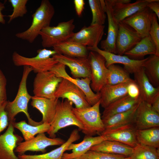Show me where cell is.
Here are the masks:
<instances>
[{"instance_id":"cell-19","label":"cell","mask_w":159,"mask_h":159,"mask_svg":"<svg viewBox=\"0 0 159 159\" xmlns=\"http://www.w3.org/2000/svg\"><path fill=\"white\" fill-rule=\"evenodd\" d=\"M13 121L9 122L6 131L0 135V159H19L15 154L17 144L22 141L23 138L14 133Z\"/></svg>"},{"instance_id":"cell-13","label":"cell","mask_w":159,"mask_h":159,"mask_svg":"<svg viewBox=\"0 0 159 159\" xmlns=\"http://www.w3.org/2000/svg\"><path fill=\"white\" fill-rule=\"evenodd\" d=\"M87 48L89 51H94L102 55L105 60L107 67L112 64H121L124 65V69L129 74H134L142 67L146 59L141 60L131 59L124 55H120L113 54L101 49L98 47Z\"/></svg>"},{"instance_id":"cell-14","label":"cell","mask_w":159,"mask_h":159,"mask_svg":"<svg viewBox=\"0 0 159 159\" xmlns=\"http://www.w3.org/2000/svg\"><path fill=\"white\" fill-rule=\"evenodd\" d=\"M105 26L97 25L84 26L74 33L67 41L73 42L88 47H97L104 34Z\"/></svg>"},{"instance_id":"cell-25","label":"cell","mask_w":159,"mask_h":159,"mask_svg":"<svg viewBox=\"0 0 159 159\" xmlns=\"http://www.w3.org/2000/svg\"><path fill=\"white\" fill-rule=\"evenodd\" d=\"M129 83L115 85L105 84L99 92L100 105L105 108L115 101L127 95Z\"/></svg>"},{"instance_id":"cell-22","label":"cell","mask_w":159,"mask_h":159,"mask_svg":"<svg viewBox=\"0 0 159 159\" xmlns=\"http://www.w3.org/2000/svg\"><path fill=\"white\" fill-rule=\"evenodd\" d=\"M133 74L134 80L139 90V97L142 101L151 105L155 98L159 95V87H154L151 84L143 67Z\"/></svg>"},{"instance_id":"cell-8","label":"cell","mask_w":159,"mask_h":159,"mask_svg":"<svg viewBox=\"0 0 159 159\" xmlns=\"http://www.w3.org/2000/svg\"><path fill=\"white\" fill-rule=\"evenodd\" d=\"M88 58L91 69L90 87L96 93L106 84L108 69L104 58L98 53L89 51Z\"/></svg>"},{"instance_id":"cell-28","label":"cell","mask_w":159,"mask_h":159,"mask_svg":"<svg viewBox=\"0 0 159 159\" xmlns=\"http://www.w3.org/2000/svg\"><path fill=\"white\" fill-rule=\"evenodd\" d=\"M156 46L150 35L144 37L135 46L124 55L131 59L141 60L147 55L156 54Z\"/></svg>"},{"instance_id":"cell-33","label":"cell","mask_w":159,"mask_h":159,"mask_svg":"<svg viewBox=\"0 0 159 159\" xmlns=\"http://www.w3.org/2000/svg\"><path fill=\"white\" fill-rule=\"evenodd\" d=\"M13 124L14 127L21 132L25 141L32 139L37 134L47 132L50 126V124L45 123L36 126H33L27 124L25 120L18 122L15 121Z\"/></svg>"},{"instance_id":"cell-29","label":"cell","mask_w":159,"mask_h":159,"mask_svg":"<svg viewBox=\"0 0 159 159\" xmlns=\"http://www.w3.org/2000/svg\"><path fill=\"white\" fill-rule=\"evenodd\" d=\"M57 54L73 57H87L89 51L86 46L67 41L52 47Z\"/></svg>"},{"instance_id":"cell-30","label":"cell","mask_w":159,"mask_h":159,"mask_svg":"<svg viewBox=\"0 0 159 159\" xmlns=\"http://www.w3.org/2000/svg\"><path fill=\"white\" fill-rule=\"evenodd\" d=\"M133 148L120 142L106 140L92 147L90 150L130 157Z\"/></svg>"},{"instance_id":"cell-34","label":"cell","mask_w":159,"mask_h":159,"mask_svg":"<svg viewBox=\"0 0 159 159\" xmlns=\"http://www.w3.org/2000/svg\"><path fill=\"white\" fill-rule=\"evenodd\" d=\"M143 67L151 84L154 87H159V56L150 55L146 58Z\"/></svg>"},{"instance_id":"cell-39","label":"cell","mask_w":159,"mask_h":159,"mask_svg":"<svg viewBox=\"0 0 159 159\" xmlns=\"http://www.w3.org/2000/svg\"><path fill=\"white\" fill-rule=\"evenodd\" d=\"M151 26L149 35L156 47L155 55L159 56V25L156 15L152 12L150 14Z\"/></svg>"},{"instance_id":"cell-11","label":"cell","mask_w":159,"mask_h":159,"mask_svg":"<svg viewBox=\"0 0 159 159\" xmlns=\"http://www.w3.org/2000/svg\"><path fill=\"white\" fill-rule=\"evenodd\" d=\"M50 71L57 77L68 80L80 88L84 93L88 103L91 106L100 100V95L99 92L95 93L91 88L90 77L82 78L81 79L73 78L67 73L65 66L59 62L55 65Z\"/></svg>"},{"instance_id":"cell-37","label":"cell","mask_w":159,"mask_h":159,"mask_svg":"<svg viewBox=\"0 0 159 159\" xmlns=\"http://www.w3.org/2000/svg\"><path fill=\"white\" fill-rule=\"evenodd\" d=\"M130 159H159V148L138 143L133 148Z\"/></svg>"},{"instance_id":"cell-1","label":"cell","mask_w":159,"mask_h":159,"mask_svg":"<svg viewBox=\"0 0 159 159\" xmlns=\"http://www.w3.org/2000/svg\"><path fill=\"white\" fill-rule=\"evenodd\" d=\"M32 71L33 70L31 67L23 66L22 75L16 96L13 100H7L6 103L5 110L9 122L15 120V117L17 114L22 112L26 115L28 124L36 126L42 123L41 121L37 122L32 120L28 112V104L32 96L28 92L26 83L28 76Z\"/></svg>"},{"instance_id":"cell-32","label":"cell","mask_w":159,"mask_h":159,"mask_svg":"<svg viewBox=\"0 0 159 159\" xmlns=\"http://www.w3.org/2000/svg\"><path fill=\"white\" fill-rule=\"evenodd\" d=\"M107 68L108 71L106 84L115 85L134 82L130 77V74L121 67L112 64Z\"/></svg>"},{"instance_id":"cell-10","label":"cell","mask_w":159,"mask_h":159,"mask_svg":"<svg viewBox=\"0 0 159 159\" xmlns=\"http://www.w3.org/2000/svg\"><path fill=\"white\" fill-rule=\"evenodd\" d=\"M65 142L61 138H48L44 133H41L31 139L18 143L14 151L18 155L24 154L28 151L41 152L44 153H46L47 147L61 145Z\"/></svg>"},{"instance_id":"cell-26","label":"cell","mask_w":159,"mask_h":159,"mask_svg":"<svg viewBox=\"0 0 159 159\" xmlns=\"http://www.w3.org/2000/svg\"><path fill=\"white\" fill-rule=\"evenodd\" d=\"M80 138L78 130L75 129L71 132L68 140L60 146L47 153L39 155H18L19 159H62L63 154L67 150L70 144Z\"/></svg>"},{"instance_id":"cell-3","label":"cell","mask_w":159,"mask_h":159,"mask_svg":"<svg viewBox=\"0 0 159 159\" xmlns=\"http://www.w3.org/2000/svg\"><path fill=\"white\" fill-rule=\"evenodd\" d=\"M35 57H28L21 55L16 52L12 54V59L14 64L16 66H28L36 74L50 71L58 63L52 56L57 54L54 50L40 49L37 51Z\"/></svg>"},{"instance_id":"cell-43","label":"cell","mask_w":159,"mask_h":159,"mask_svg":"<svg viewBox=\"0 0 159 159\" xmlns=\"http://www.w3.org/2000/svg\"><path fill=\"white\" fill-rule=\"evenodd\" d=\"M127 94L132 98L135 99L139 98V90L135 81L129 84L127 87Z\"/></svg>"},{"instance_id":"cell-45","label":"cell","mask_w":159,"mask_h":159,"mask_svg":"<svg viewBox=\"0 0 159 159\" xmlns=\"http://www.w3.org/2000/svg\"><path fill=\"white\" fill-rule=\"evenodd\" d=\"M151 11L153 12L156 15L158 20L159 19V0H152L147 5Z\"/></svg>"},{"instance_id":"cell-44","label":"cell","mask_w":159,"mask_h":159,"mask_svg":"<svg viewBox=\"0 0 159 159\" xmlns=\"http://www.w3.org/2000/svg\"><path fill=\"white\" fill-rule=\"evenodd\" d=\"M74 3L77 14L79 17L82 16L85 5L84 0H74Z\"/></svg>"},{"instance_id":"cell-24","label":"cell","mask_w":159,"mask_h":159,"mask_svg":"<svg viewBox=\"0 0 159 159\" xmlns=\"http://www.w3.org/2000/svg\"><path fill=\"white\" fill-rule=\"evenodd\" d=\"M31 100V106L37 109L42 115V122L50 124L55 115L58 99L47 98L33 96Z\"/></svg>"},{"instance_id":"cell-42","label":"cell","mask_w":159,"mask_h":159,"mask_svg":"<svg viewBox=\"0 0 159 159\" xmlns=\"http://www.w3.org/2000/svg\"><path fill=\"white\" fill-rule=\"evenodd\" d=\"M6 104L0 106V133L8 126L9 124L7 114L5 110Z\"/></svg>"},{"instance_id":"cell-17","label":"cell","mask_w":159,"mask_h":159,"mask_svg":"<svg viewBox=\"0 0 159 159\" xmlns=\"http://www.w3.org/2000/svg\"><path fill=\"white\" fill-rule=\"evenodd\" d=\"M52 57L58 62L69 68L72 77H90L91 69L88 57H73L58 54H55Z\"/></svg>"},{"instance_id":"cell-40","label":"cell","mask_w":159,"mask_h":159,"mask_svg":"<svg viewBox=\"0 0 159 159\" xmlns=\"http://www.w3.org/2000/svg\"><path fill=\"white\" fill-rule=\"evenodd\" d=\"M126 156L124 155L89 150L85 154L77 159H122Z\"/></svg>"},{"instance_id":"cell-16","label":"cell","mask_w":159,"mask_h":159,"mask_svg":"<svg viewBox=\"0 0 159 159\" xmlns=\"http://www.w3.org/2000/svg\"><path fill=\"white\" fill-rule=\"evenodd\" d=\"M134 125L137 130L159 127V113L151 105L141 100L136 110Z\"/></svg>"},{"instance_id":"cell-41","label":"cell","mask_w":159,"mask_h":159,"mask_svg":"<svg viewBox=\"0 0 159 159\" xmlns=\"http://www.w3.org/2000/svg\"><path fill=\"white\" fill-rule=\"evenodd\" d=\"M6 79L0 68V106L5 104L7 101Z\"/></svg>"},{"instance_id":"cell-23","label":"cell","mask_w":159,"mask_h":159,"mask_svg":"<svg viewBox=\"0 0 159 159\" xmlns=\"http://www.w3.org/2000/svg\"><path fill=\"white\" fill-rule=\"evenodd\" d=\"M106 140L102 135L93 137L85 135L83 140L77 144L72 143L68 147L67 150H72L70 153H64L62 159H74L85 154L93 146Z\"/></svg>"},{"instance_id":"cell-38","label":"cell","mask_w":159,"mask_h":159,"mask_svg":"<svg viewBox=\"0 0 159 159\" xmlns=\"http://www.w3.org/2000/svg\"><path fill=\"white\" fill-rule=\"evenodd\" d=\"M8 1L11 5L13 10L12 13L8 16V23L15 19L23 16L27 13L26 4L28 0H9Z\"/></svg>"},{"instance_id":"cell-7","label":"cell","mask_w":159,"mask_h":159,"mask_svg":"<svg viewBox=\"0 0 159 159\" xmlns=\"http://www.w3.org/2000/svg\"><path fill=\"white\" fill-rule=\"evenodd\" d=\"M62 79L57 77L50 70L37 73L33 82L34 96L55 98L54 93Z\"/></svg>"},{"instance_id":"cell-46","label":"cell","mask_w":159,"mask_h":159,"mask_svg":"<svg viewBox=\"0 0 159 159\" xmlns=\"http://www.w3.org/2000/svg\"><path fill=\"white\" fill-rule=\"evenodd\" d=\"M151 105L155 111L159 113V95L155 98Z\"/></svg>"},{"instance_id":"cell-48","label":"cell","mask_w":159,"mask_h":159,"mask_svg":"<svg viewBox=\"0 0 159 159\" xmlns=\"http://www.w3.org/2000/svg\"><path fill=\"white\" fill-rule=\"evenodd\" d=\"M122 159H130V157H126Z\"/></svg>"},{"instance_id":"cell-6","label":"cell","mask_w":159,"mask_h":159,"mask_svg":"<svg viewBox=\"0 0 159 159\" xmlns=\"http://www.w3.org/2000/svg\"><path fill=\"white\" fill-rule=\"evenodd\" d=\"M74 19L59 23L56 26H50L42 29L39 33L42 44L44 48L53 47L67 41L73 35L75 25Z\"/></svg>"},{"instance_id":"cell-21","label":"cell","mask_w":159,"mask_h":159,"mask_svg":"<svg viewBox=\"0 0 159 159\" xmlns=\"http://www.w3.org/2000/svg\"><path fill=\"white\" fill-rule=\"evenodd\" d=\"M152 12L147 7L125 19L122 22L132 27L143 38L149 35L150 14Z\"/></svg>"},{"instance_id":"cell-31","label":"cell","mask_w":159,"mask_h":159,"mask_svg":"<svg viewBox=\"0 0 159 159\" xmlns=\"http://www.w3.org/2000/svg\"><path fill=\"white\" fill-rule=\"evenodd\" d=\"M139 103L128 111L115 114L107 119L102 120L105 129L134 124L135 113Z\"/></svg>"},{"instance_id":"cell-4","label":"cell","mask_w":159,"mask_h":159,"mask_svg":"<svg viewBox=\"0 0 159 159\" xmlns=\"http://www.w3.org/2000/svg\"><path fill=\"white\" fill-rule=\"evenodd\" d=\"M72 104L66 99L58 100L54 117L47 132L50 138H55L56 133L59 130L70 125H75L82 131L83 130V125L73 112Z\"/></svg>"},{"instance_id":"cell-27","label":"cell","mask_w":159,"mask_h":159,"mask_svg":"<svg viewBox=\"0 0 159 159\" xmlns=\"http://www.w3.org/2000/svg\"><path fill=\"white\" fill-rule=\"evenodd\" d=\"M141 100L127 95L112 103L104 108L101 116L102 120L115 114L128 111L137 105Z\"/></svg>"},{"instance_id":"cell-35","label":"cell","mask_w":159,"mask_h":159,"mask_svg":"<svg viewBox=\"0 0 159 159\" xmlns=\"http://www.w3.org/2000/svg\"><path fill=\"white\" fill-rule=\"evenodd\" d=\"M138 143L156 148H159V127L136 130Z\"/></svg>"},{"instance_id":"cell-2","label":"cell","mask_w":159,"mask_h":159,"mask_svg":"<svg viewBox=\"0 0 159 159\" xmlns=\"http://www.w3.org/2000/svg\"><path fill=\"white\" fill-rule=\"evenodd\" d=\"M54 13V8L50 1L42 0L39 6L32 15V21L30 26L25 31L16 33V37L33 43L41 30L50 26Z\"/></svg>"},{"instance_id":"cell-5","label":"cell","mask_w":159,"mask_h":159,"mask_svg":"<svg viewBox=\"0 0 159 159\" xmlns=\"http://www.w3.org/2000/svg\"><path fill=\"white\" fill-rule=\"evenodd\" d=\"M100 100L90 107L82 109L73 107V112L83 127L82 133L92 136L105 130L100 112Z\"/></svg>"},{"instance_id":"cell-49","label":"cell","mask_w":159,"mask_h":159,"mask_svg":"<svg viewBox=\"0 0 159 159\" xmlns=\"http://www.w3.org/2000/svg\"><path fill=\"white\" fill-rule=\"evenodd\" d=\"M77 159V158H75V159Z\"/></svg>"},{"instance_id":"cell-18","label":"cell","mask_w":159,"mask_h":159,"mask_svg":"<svg viewBox=\"0 0 159 159\" xmlns=\"http://www.w3.org/2000/svg\"><path fill=\"white\" fill-rule=\"evenodd\" d=\"M136 130L134 124H129L105 129L100 135L104 136L106 140L118 142L134 148L138 143L136 136Z\"/></svg>"},{"instance_id":"cell-20","label":"cell","mask_w":159,"mask_h":159,"mask_svg":"<svg viewBox=\"0 0 159 159\" xmlns=\"http://www.w3.org/2000/svg\"><path fill=\"white\" fill-rule=\"evenodd\" d=\"M106 13L107 17L108 28L106 39L101 41L102 50L117 54L116 42L119 29V25L115 20L112 13V6L110 0H105Z\"/></svg>"},{"instance_id":"cell-15","label":"cell","mask_w":159,"mask_h":159,"mask_svg":"<svg viewBox=\"0 0 159 159\" xmlns=\"http://www.w3.org/2000/svg\"><path fill=\"white\" fill-rule=\"evenodd\" d=\"M114 18L118 24L125 19L147 7L152 0H138L130 3V0H110Z\"/></svg>"},{"instance_id":"cell-12","label":"cell","mask_w":159,"mask_h":159,"mask_svg":"<svg viewBox=\"0 0 159 159\" xmlns=\"http://www.w3.org/2000/svg\"><path fill=\"white\" fill-rule=\"evenodd\" d=\"M119 29L116 42L117 54L123 55L133 48L142 39L132 27L122 22L118 23Z\"/></svg>"},{"instance_id":"cell-9","label":"cell","mask_w":159,"mask_h":159,"mask_svg":"<svg viewBox=\"0 0 159 159\" xmlns=\"http://www.w3.org/2000/svg\"><path fill=\"white\" fill-rule=\"evenodd\" d=\"M55 97L67 99L71 102L77 109L85 108L91 106L83 92L70 81L63 78L54 93Z\"/></svg>"},{"instance_id":"cell-36","label":"cell","mask_w":159,"mask_h":159,"mask_svg":"<svg viewBox=\"0 0 159 159\" xmlns=\"http://www.w3.org/2000/svg\"><path fill=\"white\" fill-rule=\"evenodd\" d=\"M92 14L90 25H104L107 17L106 5L104 0H89Z\"/></svg>"},{"instance_id":"cell-47","label":"cell","mask_w":159,"mask_h":159,"mask_svg":"<svg viewBox=\"0 0 159 159\" xmlns=\"http://www.w3.org/2000/svg\"><path fill=\"white\" fill-rule=\"evenodd\" d=\"M5 8L4 4L0 2V23L5 24V20L4 18V16L2 14V11Z\"/></svg>"}]
</instances>
